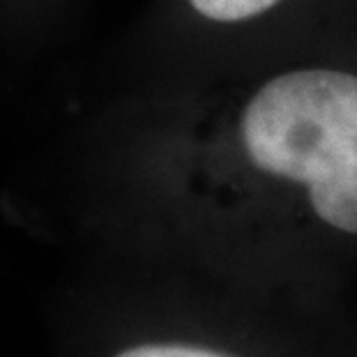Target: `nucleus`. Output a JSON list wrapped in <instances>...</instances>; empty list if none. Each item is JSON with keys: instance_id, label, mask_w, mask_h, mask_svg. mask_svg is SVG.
<instances>
[{"instance_id": "obj_3", "label": "nucleus", "mask_w": 357, "mask_h": 357, "mask_svg": "<svg viewBox=\"0 0 357 357\" xmlns=\"http://www.w3.org/2000/svg\"><path fill=\"white\" fill-rule=\"evenodd\" d=\"M194 10L212 21H245L268 12L279 0H189Z\"/></svg>"}, {"instance_id": "obj_1", "label": "nucleus", "mask_w": 357, "mask_h": 357, "mask_svg": "<svg viewBox=\"0 0 357 357\" xmlns=\"http://www.w3.org/2000/svg\"><path fill=\"white\" fill-rule=\"evenodd\" d=\"M249 159L307 187L316 215L357 235V77L300 70L272 79L242 116Z\"/></svg>"}, {"instance_id": "obj_2", "label": "nucleus", "mask_w": 357, "mask_h": 357, "mask_svg": "<svg viewBox=\"0 0 357 357\" xmlns=\"http://www.w3.org/2000/svg\"><path fill=\"white\" fill-rule=\"evenodd\" d=\"M111 357H235L217 348L189 344V341H139L125 348H118Z\"/></svg>"}]
</instances>
